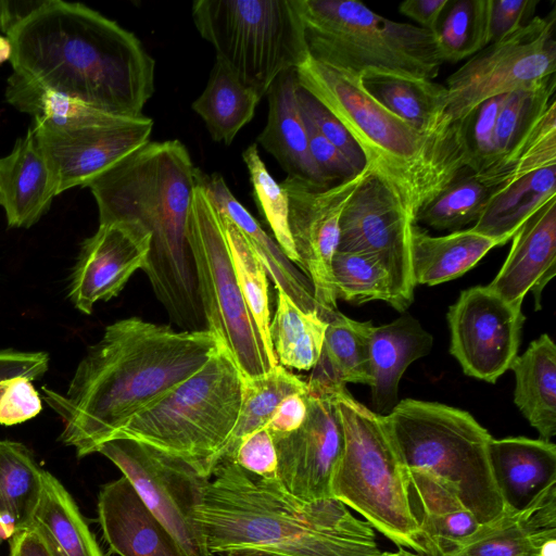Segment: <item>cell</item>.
Returning <instances> with one entry per match:
<instances>
[{
    "label": "cell",
    "mask_w": 556,
    "mask_h": 556,
    "mask_svg": "<svg viewBox=\"0 0 556 556\" xmlns=\"http://www.w3.org/2000/svg\"><path fill=\"white\" fill-rule=\"evenodd\" d=\"M448 3L450 0H406L400 3L399 11L419 27L434 33Z\"/></svg>",
    "instance_id": "53"
},
{
    "label": "cell",
    "mask_w": 556,
    "mask_h": 556,
    "mask_svg": "<svg viewBox=\"0 0 556 556\" xmlns=\"http://www.w3.org/2000/svg\"><path fill=\"white\" fill-rule=\"evenodd\" d=\"M150 243V232L138 222L100 224L84 241L72 274L68 295L74 306L91 314L97 302L117 296L146 265Z\"/></svg>",
    "instance_id": "19"
},
{
    "label": "cell",
    "mask_w": 556,
    "mask_h": 556,
    "mask_svg": "<svg viewBox=\"0 0 556 556\" xmlns=\"http://www.w3.org/2000/svg\"><path fill=\"white\" fill-rule=\"evenodd\" d=\"M242 382L220 343L197 372L138 413L113 439L153 446L210 479L237 425Z\"/></svg>",
    "instance_id": "7"
},
{
    "label": "cell",
    "mask_w": 556,
    "mask_h": 556,
    "mask_svg": "<svg viewBox=\"0 0 556 556\" xmlns=\"http://www.w3.org/2000/svg\"><path fill=\"white\" fill-rule=\"evenodd\" d=\"M305 394H292L280 403L267 425L271 433H288L303 424L307 412Z\"/></svg>",
    "instance_id": "52"
},
{
    "label": "cell",
    "mask_w": 556,
    "mask_h": 556,
    "mask_svg": "<svg viewBox=\"0 0 556 556\" xmlns=\"http://www.w3.org/2000/svg\"><path fill=\"white\" fill-rule=\"evenodd\" d=\"M510 241L492 238L471 228L431 236L416 223L408 229L412 274L415 286H435L472 268L490 250Z\"/></svg>",
    "instance_id": "27"
},
{
    "label": "cell",
    "mask_w": 556,
    "mask_h": 556,
    "mask_svg": "<svg viewBox=\"0 0 556 556\" xmlns=\"http://www.w3.org/2000/svg\"><path fill=\"white\" fill-rule=\"evenodd\" d=\"M331 273L337 299L354 304L383 301L400 312L390 274L379 257L337 251Z\"/></svg>",
    "instance_id": "40"
},
{
    "label": "cell",
    "mask_w": 556,
    "mask_h": 556,
    "mask_svg": "<svg viewBox=\"0 0 556 556\" xmlns=\"http://www.w3.org/2000/svg\"><path fill=\"white\" fill-rule=\"evenodd\" d=\"M30 526L41 534L52 556H104L72 495L47 470Z\"/></svg>",
    "instance_id": "32"
},
{
    "label": "cell",
    "mask_w": 556,
    "mask_h": 556,
    "mask_svg": "<svg viewBox=\"0 0 556 556\" xmlns=\"http://www.w3.org/2000/svg\"><path fill=\"white\" fill-rule=\"evenodd\" d=\"M98 520L110 551L118 556H187L124 476L101 488Z\"/></svg>",
    "instance_id": "21"
},
{
    "label": "cell",
    "mask_w": 556,
    "mask_h": 556,
    "mask_svg": "<svg viewBox=\"0 0 556 556\" xmlns=\"http://www.w3.org/2000/svg\"><path fill=\"white\" fill-rule=\"evenodd\" d=\"M97 453L122 471L187 556H214L207 547L199 515L208 478L185 460L130 439H112Z\"/></svg>",
    "instance_id": "13"
},
{
    "label": "cell",
    "mask_w": 556,
    "mask_h": 556,
    "mask_svg": "<svg viewBox=\"0 0 556 556\" xmlns=\"http://www.w3.org/2000/svg\"><path fill=\"white\" fill-rule=\"evenodd\" d=\"M1 201H2V200H1V193H0V204H1Z\"/></svg>",
    "instance_id": "59"
},
{
    "label": "cell",
    "mask_w": 556,
    "mask_h": 556,
    "mask_svg": "<svg viewBox=\"0 0 556 556\" xmlns=\"http://www.w3.org/2000/svg\"><path fill=\"white\" fill-rule=\"evenodd\" d=\"M308 53L362 75L382 72L431 79L443 64L434 34L381 16L354 0H296Z\"/></svg>",
    "instance_id": "9"
},
{
    "label": "cell",
    "mask_w": 556,
    "mask_h": 556,
    "mask_svg": "<svg viewBox=\"0 0 556 556\" xmlns=\"http://www.w3.org/2000/svg\"><path fill=\"white\" fill-rule=\"evenodd\" d=\"M307 387L303 424L271 435L277 480L294 497L315 502L332 498L330 483L343 450V430L334 399L337 386Z\"/></svg>",
    "instance_id": "18"
},
{
    "label": "cell",
    "mask_w": 556,
    "mask_h": 556,
    "mask_svg": "<svg viewBox=\"0 0 556 556\" xmlns=\"http://www.w3.org/2000/svg\"><path fill=\"white\" fill-rule=\"evenodd\" d=\"M212 477L199 515L214 556H388L374 529L336 498L301 501L277 478L235 463Z\"/></svg>",
    "instance_id": "4"
},
{
    "label": "cell",
    "mask_w": 556,
    "mask_h": 556,
    "mask_svg": "<svg viewBox=\"0 0 556 556\" xmlns=\"http://www.w3.org/2000/svg\"><path fill=\"white\" fill-rule=\"evenodd\" d=\"M553 198L556 164L492 188L481 216L470 228L484 236L511 240L526 219Z\"/></svg>",
    "instance_id": "29"
},
{
    "label": "cell",
    "mask_w": 556,
    "mask_h": 556,
    "mask_svg": "<svg viewBox=\"0 0 556 556\" xmlns=\"http://www.w3.org/2000/svg\"><path fill=\"white\" fill-rule=\"evenodd\" d=\"M203 173L179 140L148 141L88 180L100 224L140 223L151 236L142 270L174 324L206 329L188 241L193 192Z\"/></svg>",
    "instance_id": "3"
},
{
    "label": "cell",
    "mask_w": 556,
    "mask_h": 556,
    "mask_svg": "<svg viewBox=\"0 0 556 556\" xmlns=\"http://www.w3.org/2000/svg\"><path fill=\"white\" fill-rule=\"evenodd\" d=\"M232 463L258 477L276 478L277 454L268 428H262L247 437L240 443Z\"/></svg>",
    "instance_id": "50"
},
{
    "label": "cell",
    "mask_w": 556,
    "mask_h": 556,
    "mask_svg": "<svg viewBox=\"0 0 556 556\" xmlns=\"http://www.w3.org/2000/svg\"><path fill=\"white\" fill-rule=\"evenodd\" d=\"M153 121L111 114L54 124L34 119L30 128L58 181L59 193L84 186L150 141Z\"/></svg>",
    "instance_id": "15"
},
{
    "label": "cell",
    "mask_w": 556,
    "mask_h": 556,
    "mask_svg": "<svg viewBox=\"0 0 556 556\" xmlns=\"http://www.w3.org/2000/svg\"><path fill=\"white\" fill-rule=\"evenodd\" d=\"M371 172L328 188H317L287 176L280 184L288 194V224L298 266L308 278L321 318L329 321L338 312L331 262L339 245L340 218L352 194Z\"/></svg>",
    "instance_id": "14"
},
{
    "label": "cell",
    "mask_w": 556,
    "mask_h": 556,
    "mask_svg": "<svg viewBox=\"0 0 556 556\" xmlns=\"http://www.w3.org/2000/svg\"><path fill=\"white\" fill-rule=\"evenodd\" d=\"M414 223L394 190L372 170L346 203L337 251L381 260L390 274L400 312L414 300L408 229Z\"/></svg>",
    "instance_id": "16"
},
{
    "label": "cell",
    "mask_w": 556,
    "mask_h": 556,
    "mask_svg": "<svg viewBox=\"0 0 556 556\" xmlns=\"http://www.w3.org/2000/svg\"><path fill=\"white\" fill-rule=\"evenodd\" d=\"M388 556H424V555L418 554L413 551H409V549H406V548H403V547H399L394 552H389Z\"/></svg>",
    "instance_id": "58"
},
{
    "label": "cell",
    "mask_w": 556,
    "mask_h": 556,
    "mask_svg": "<svg viewBox=\"0 0 556 556\" xmlns=\"http://www.w3.org/2000/svg\"><path fill=\"white\" fill-rule=\"evenodd\" d=\"M515 374L514 402L541 439L556 434V345L543 333L517 355L510 368Z\"/></svg>",
    "instance_id": "28"
},
{
    "label": "cell",
    "mask_w": 556,
    "mask_h": 556,
    "mask_svg": "<svg viewBox=\"0 0 556 556\" xmlns=\"http://www.w3.org/2000/svg\"><path fill=\"white\" fill-rule=\"evenodd\" d=\"M334 399L343 450L331 478V497L358 513L397 548L424 555L407 468L384 415L356 401L345 386L334 388Z\"/></svg>",
    "instance_id": "6"
},
{
    "label": "cell",
    "mask_w": 556,
    "mask_h": 556,
    "mask_svg": "<svg viewBox=\"0 0 556 556\" xmlns=\"http://www.w3.org/2000/svg\"><path fill=\"white\" fill-rule=\"evenodd\" d=\"M260 100L216 60L192 109L204 121L212 139L228 146L253 118Z\"/></svg>",
    "instance_id": "34"
},
{
    "label": "cell",
    "mask_w": 556,
    "mask_h": 556,
    "mask_svg": "<svg viewBox=\"0 0 556 556\" xmlns=\"http://www.w3.org/2000/svg\"><path fill=\"white\" fill-rule=\"evenodd\" d=\"M555 88L554 75L531 88L505 96L495 125L496 165L492 175L482 180L486 186L555 100Z\"/></svg>",
    "instance_id": "38"
},
{
    "label": "cell",
    "mask_w": 556,
    "mask_h": 556,
    "mask_svg": "<svg viewBox=\"0 0 556 556\" xmlns=\"http://www.w3.org/2000/svg\"><path fill=\"white\" fill-rule=\"evenodd\" d=\"M447 556H539V546L517 520L516 510L505 508Z\"/></svg>",
    "instance_id": "44"
},
{
    "label": "cell",
    "mask_w": 556,
    "mask_h": 556,
    "mask_svg": "<svg viewBox=\"0 0 556 556\" xmlns=\"http://www.w3.org/2000/svg\"><path fill=\"white\" fill-rule=\"evenodd\" d=\"M219 344L207 329L176 331L138 317L109 325L64 394L42 389L63 420L60 440L78 457L96 453L138 413L197 372Z\"/></svg>",
    "instance_id": "1"
},
{
    "label": "cell",
    "mask_w": 556,
    "mask_h": 556,
    "mask_svg": "<svg viewBox=\"0 0 556 556\" xmlns=\"http://www.w3.org/2000/svg\"><path fill=\"white\" fill-rule=\"evenodd\" d=\"M298 100L303 116L342 152L358 172H363L368 167L364 153L342 123L300 85L298 88Z\"/></svg>",
    "instance_id": "47"
},
{
    "label": "cell",
    "mask_w": 556,
    "mask_h": 556,
    "mask_svg": "<svg viewBox=\"0 0 556 556\" xmlns=\"http://www.w3.org/2000/svg\"><path fill=\"white\" fill-rule=\"evenodd\" d=\"M556 102L548 105L535 126L507 157L489 184L492 189L505 181L556 164Z\"/></svg>",
    "instance_id": "45"
},
{
    "label": "cell",
    "mask_w": 556,
    "mask_h": 556,
    "mask_svg": "<svg viewBox=\"0 0 556 556\" xmlns=\"http://www.w3.org/2000/svg\"><path fill=\"white\" fill-rule=\"evenodd\" d=\"M538 0H488L489 45L515 33L533 18Z\"/></svg>",
    "instance_id": "51"
},
{
    "label": "cell",
    "mask_w": 556,
    "mask_h": 556,
    "mask_svg": "<svg viewBox=\"0 0 556 556\" xmlns=\"http://www.w3.org/2000/svg\"><path fill=\"white\" fill-rule=\"evenodd\" d=\"M295 73L299 85L346 128L368 167L394 190L414 222L418 210L437 195L429 160L433 135L419 132L388 110L365 89L357 74L309 54Z\"/></svg>",
    "instance_id": "5"
},
{
    "label": "cell",
    "mask_w": 556,
    "mask_h": 556,
    "mask_svg": "<svg viewBox=\"0 0 556 556\" xmlns=\"http://www.w3.org/2000/svg\"><path fill=\"white\" fill-rule=\"evenodd\" d=\"M361 76L365 89L392 113L419 132L431 136L441 122L446 99L444 85L407 75L367 72Z\"/></svg>",
    "instance_id": "33"
},
{
    "label": "cell",
    "mask_w": 556,
    "mask_h": 556,
    "mask_svg": "<svg viewBox=\"0 0 556 556\" xmlns=\"http://www.w3.org/2000/svg\"><path fill=\"white\" fill-rule=\"evenodd\" d=\"M556 12L533 16L470 56L446 79L442 124L465 119L488 99L531 88L556 71Z\"/></svg>",
    "instance_id": "12"
},
{
    "label": "cell",
    "mask_w": 556,
    "mask_h": 556,
    "mask_svg": "<svg viewBox=\"0 0 556 556\" xmlns=\"http://www.w3.org/2000/svg\"><path fill=\"white\" fill-rule=\"evenodd\" d=\"M218 215L243 298L265 346L275 355L269 337L268 275L243 232L225 214L218 212Z\"/></svg>",
    "instance_id": "42"
},
{
    "label": "cell",
    "mask_w": 556,
    "mask_h": 556,
    "mask_svg": "<svg viewBox=\"0 0 556 556\" xmlns=\"http://www.w3.org/2000/svg\"><path fill=\"white\" fill-rule=\"evenodd\" d=\"M491 190L475 173L466 169L418 210L414 223L437 230H462L479 219Z\"/></svg>",
    "instance_id": "39"
},
{
    "label": "cell",
    "mask_w": 556,
    "mask_h": 556,
    "mask_svg": "<svg viewBox=\"0 0 556 556\" xmlns=\"http://www.w3.org/2000/svg\"><path fill=\"white\" fill-rule=\"evenodd\" d=\"M450 353L472 378L495 383L510 368L525 315L486 286L460 292L447 311Z\"/></svg>",
    "instance_id": "17"
},
{
    "label": "cell",
    "mask_w": 556,
    "mask_h": 556,
    "mask_svg": "<svg viewBox=\"0 0 556 556\" xmlns=\"http://www.w3.org/2000/svg\"><path fill=\"white\" fill-rule=\"evenodd\" d=\"M249 170L253 195L260 213L271 229L277 244L295 265L298 256L289 230V201L286 190L269 174L262 161L257 146H249L242 153Z\"/></svg>",
    "instance_id": "43"
},
{
    "label": "cell",
    "mask_w": 556,
    "mask_h": 556,
    "mask_svg": "<svg viewBox=\"0 0 556 556\" xmlns=\"http://www.w3.org/2000/svg\"><path fill=\"white\" fill-rule=\"evenodd\" d=\"M556 274V198L544 203L519 227L509 253L486 286L509 304L520 307L529 291L541 308V294Z\"/></svg>",
    "instance_id": "20"
},
{
    "label": "cell",
    "mask_w": 556,
    "mask_h": 556,
    "mask_svg": "<svg viewBox=\"0 0 556 556\" xmlns=\"http://www.w3.org/2000/svg\"><path fill=\"white\" fill-rule=\"evenodd\" d=\"M307 391V382L280 364L265 375L243 378L239 417L219 464L232 463L240 443L253 432L267 427L286 397Z\"/></svg>",
    "instance_id": "35"
},
{
    "label": "cell",
    "mask_w": 556,
    "mask_h": 556,
    "mask_svg": "<svg viewBox=\"0 0 556 556\" xmlns=\"http://www.w3.org/2000/svg\"><path fill=\"white\" fill-rule=\"evenodd\" d=\"M539 556H556V539L544 542L539 548Z\"/></svg>",
    "instance_id": "57"
},
{
    "label": "cell",
    "mask_w": 556,
    "mask_h": 556,
    "mask_svg": "<svg viewBox=\"0 0 556 556\" xmlns=\"http://www.w3.org/2000/svg\"><path fill=\"white\" fill-rule=\"evenodd\" d=\"M203 187L216 210L225 214L247 237L276 289L283 291L303 312H321L308 278L285 255L251 213L235 198L223 176L203 175ZM323 319V318H321Z\"/></svg>",
    "instance_id": "26"
},
{
    "label": "cell",
    "mask_w": 556,
    "mask_h": 556,
    "mask_svg": "<svg viewBox=\"0 0 556 556\" xmlns=\"http://www.w3.org/2000/svg\"><path fill=\"white\" fill-rule=\"evenodd\" d=\"M489 457L505 508L520 510L556 483V446L543 439H491Z\"/></svg>",
    "instance_id": "25"
},
{
    "label": "cell",
    "mask_w": 556,
    "mask_h": 556,
    "mask_svg": "<svg viewBox=\"0 0 556 556\" xmlns=\"http://www.w3.org/2000/svg\"><path fill=\"white\" fill-rule=\"evenodd\" d=\"M0 193L10 227H30L59 194L55 175L29 128L0 159Z\"/></svg>",
    "instance_id": "23"
},
{
    "label": "cell",
    "mask_w": 556,
    "mask_h": 556,
    "mask_svg": "<svg viewBox=\"0 0 556 556\" xmlns=\"http://www.w3.org/2000/svg\"><path fill=\"white\" fill-rule=\"evenodd\" d=\"M12 55V46L7 36L0 35V64L10 61Z\"/></svg>",
    "instance_id": "56"
},
{
    "label": "cell",
    "mask_w": 556,
    "mask_h": 556,
    "mask_svg": "<svg viewBox=\"0 0 556 556\" xmlns=\"http://www.w3.org/2000/svg\"><path fill=\"white\" fill-rule=\"evenodd\" d=\"M45 471L25 445L0 440V541L30 527Z\"/></svg>",
    "instance_id": "31"
},
{
    "label": "cell",
    "mask_w": 556,
    "mask_h": 556,
    "mask_svg": "<svg viewBox=\"0 0 556 556\" xmlns=\"http://www.w3.org/2000/svg\"><path fill=\"white\" fill-rule=\"evenodd\" d=\"M384 419L408 470L452 489L481 525L504 511L489 457L492 437L468 412L404 399Z\"/></svg>",
    "instance_id": "8"
},
{
    "label": "cell",
    "mask_w": 556,
    "mask_h": 556,
    "mask_svg": "<svg viewBox=\"0 0 556 556\" xmlns=\"http://www.w3.org/2000/svg\"><path fill=\"white\" fill-rule=\"evenodd\" d=\"M295 68L280 74L269 87L267 123L257 142L269 152L288 176L317 188L330 185L314 163L305 122L298 100Z\"/></svg>",
    "instance_id": "22"
},
{
    "label": "cell",
    "mask_w": 556,
    "mask_h": 556,
    "mask_svg": "<svg viewBox=\"0 0 556 556\" xmlns=\"http://www.w3.org/2000/svg\"><path fill=\"white\" fill-rule=\"evenodd\" d=\"M372 326L371 321L354 320L338 311L328 321L321 353L307 384L334 387L352 382L369 386Z\"/></svg>",
    "instance_id": "30"
},
{
    "label": "cell",
    "mask_w": 556,
    "mask_h": 556,
    "mask_svg": "<svg viewBox=\"0 0 556 556\" xmlns=\"http://www.w3.org/2000/svg\"><path fill=\"white\" fill-rule=\"evenodd\" d=\"M303 118L311 156L330 185L354 178L362 173L358 172L343 153L329 142L306 117L303 116Z\"/></svg>",
    "instance_id": "49"
},
{
    "label": "cell",
    "mask_w": 556,
    "mask_h": 556,
    "mask_svg": "<svg viewBox=\"0 0 556 556\" xmlns=\"http://www.w3.org/2000/svg\"><path fill=\"white\" fill-rule=\"evenodd\" d=\"M442 63H457L489 46L488 0H454L434 30Z\"/></svg>",
    "instance_id": "41"
},
{
    "label": "cell",
    "mask_w": 556,
    "mask_h": 556,
    "mask_svg": "<svg viewBox=\"0 0 556 556\" xmlns=\"http://www.w3.org/2000/svg\"><path fill=\"white\" fill-rule=\"evenodd\" d=\"M43 0H0V30L7 35L14 26L36 11Z\"/></svg>",
    "instance_id": "55"
},
{
    "label": "cell",
    "mask_w": 556,
    "mask_h": 556,
    "mask_svg": "<svg viewBox=\"0 0 556 556\" xmlns=\"http://www.w3.org/2000/svg\"><path fill=\"white\" fill-rule=\"evenodd\" d=\"M188 241L205 328L227 348L243 378L269 372L278 361L265 346L243 298L223 224L202 178L192 197Z\"/></svg>",
    "instance_id": "11"
},
{
    "label": "cell",
    "mask_w": 556,
    "mask_h": 556,
    "mask_svg": "<svg viewBox=\"0 0 556 556\" xmlns=\"http://www.w3.org/2000/svg\"><path fill=\"white\" fill-rule=\"evenodd\" d=\"M327 325L317 314L303 312L277 289L269 337L278 364L298 370L313 369L321 353Z\"/></svg>",
    "instance_id": "36"
},
{
    "label": "cell",
    "mask_w": 556,
    "mask_h": 556,
    "mask_svg": "<svg viewBox=\"0 0 556 556\" xmlns=\"http://www.w3.org/2000/svg\"><path fill=\"white\" fill-rule=\"evenodd\" d=\"M516 516L539 548L544 542L556 539V483L541 491L522 509L517 510Z\"/></svg>",
    "instance_id": "48"
},
{
    "label": "cell",
    "mask_w": 556,
    "mask_h": 556,
    "mask_svg": "<svg viewBox=\"0 0 556 556\" xmlns=\"http://www.w3.org/2000/svg\"><path fill=\"white\" fill-rule=\"evenodd\" d=\"M49 355L45 352L0 350V424L16 425L41 410L33 382L45 375Z\"/></svg>",
    "instance_id": "37"
},
{
    "label": "cell",
    "mask_w": 556,
    "mask_h": 556,
    "mask_svg": "<svg viewBox=\"0 0 556 556\" xmlns=\"http://www.w3.org/2000/svg\"><path fill=\"white\" fill-rule=\"evenodd\" d=\"M433 337L409 314L372 326L369 340V372L375 413H390L397 404L399 383L415 361L429 354Z\"/></svg>",
    "instance_id": "24"
},
{
    "label": "cell",
    "mask_w": 556,
    "mask_h": 556,
    "mask_svg": "<svg viewBox=\"0 0 556 556\" xmlns=\"http://www.w3.org/2000/svg\"><path fill=\"white\" fill-rule=\"evenodd\" d=\"M192 16L216 60L260 99L309 54L296 0H198Z\"/></svg>",
    "instance_id": "10"
},
{
    "label": "cell",
    "mask_w": 556,
    "mask_h": 556,
    "mask_svg": "<svg viewBox=\"0 0 556 556\" xmlns=\"http://www.w3.org/2000/svg\"><path fill=\"white\" fill-rule=\"evenodd\" d=\"M9 556H52L38 530L30 526L9 539Z\"/></svg>",
    "instance_id": "54"
},
{
    "label": "cell",
    "mask_w": 556,
    "mask_h": 556,
    "mask_svg": "<svg viewBox=\"0 0 556 556\" xmlns=\"http://www.w3.org/2000/svg\"><path fill=\"white\" fill-rule=\"evenodd\" d=\"M13 73L121 117H139L155 61L135 34L80 3L43 0L7 35Z\"/></svg>",
    "instance_id": "2"
},
{
    "label": "cell",
    "mask_w": 556,
    "mask_h": 556,
    "mask_svg": "<svg viewBox=\"0 0 556 556\" xmlns=\"http://www.w3.org/2000/svg\"><path fill=\"white\" fill-rule=\"evenodd\" d=\"M505 96L494 97L481 103L470 126V170L481 180L490 177L496 165L495 125Z\"/></svg>",
    "instance_id": "46"
}]
</instances>
